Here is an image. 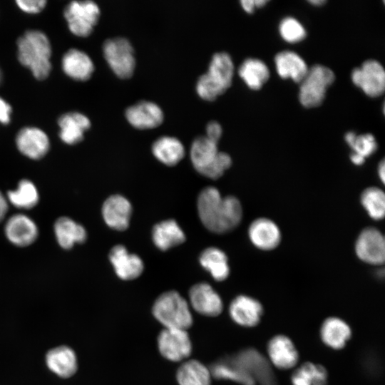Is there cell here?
Returning <instances> with one entry per match:
<instances>
[{
    "mask_svg": "<svg viewBox=\"0 0 385 385\" xmlns=\"http://www.w3.org/2000/svg\"><path fill=\"white\" fill-rule=\"evenodd\" d=\"M197 209L202 224L209 231L224 234L235 229L242 218V207L235 196H222L215 187L208 186L199 193Z\"/></svg>",
    "mask_w": 385,
    "mask_h": 385,
    "instance_id": "cell-1",
    "label": "cell"
},
{
    "mask_svg": "<svg viewBox=\"0 0 385 385\" xmlns=\"http://www.w3.org/2000/svg\"><path fill=\"white\" fill-rule=\"evenodd\" d=\"M19 62L29 68L34 76L45 79L51 69V46L46 35L41 31L29 30L17 41Z\"/></svg>",
    "mask_w": 385,
    "mask_h": 385,
    "instance_id": "cell-2",
    "label": "cell"
},
{
    "mask_svg": "<svg viewBox=\"0 0 385 385\" xmlns=\"http://www.w3.org/2000/svg\"><path fill=\"white\" fill-rule=\"evenodd\" d=\"M234 70L233 61L228 53H215L210 61L207 71L197 79V95L205 101H215L230 87Z\"/></svg>",
    "mask_w": 385,
    "mask_h": 385,
    "instance_id": "cell-3",
    "label": "cell"
},
{
    "mask_svg": "<svg viewBox=\"0 0 385 385\" xmlns=\"http://www.w3.org/2000/svg\"><path fill=\"white\" fill-rule=\"evenodd\" d=\"M217 143L205 135L197 137L192 143L190 151L192 164L200 175L217 180L232 165V158L227 153L218 150Z\"/></svg>",
    "mask_w": 385,
    "mask_h": 385,
    "instance_id": "cell-4",
    "label": "cell"
},
{
    "mask_svg": "<svg viewBox=\"0 0 385 385\" xmlns=\"http://www.w3.org/2000/svg\"><path fill=\"white\" fill-rule=\"evenodd\" d=\"M152 313L164 328L187 330L192 324V315L187 300L175 290L162 293L154 302Z\"/></svg>",
    "mask_w": 385,
    "mask_h": 385,
    "instance_id": "cell-5",
    "label": "cell"
},
{
    "mask_svg": "<svg viewBox=\"0 0 385 385\" xmlns=\"http://www.w3.org/2000/svg\"><path fill=\"white\" fill-rule=\"evenodd\" d=\"M103 53L108 66L118 78L132 77L136 62L133 47L128 39L121 36L106 39L103 44Z\"/></svg>",
    "mask_w": 385,
    "mask_h": 385,
    "instance_id": "cell-6",
    "label": "cell"
},
{
    "mask_svg": "<svg viewBox=\"0 0 385 385\" xmlns=\"http://www.w3.org/2000/svg\"><path fill=\"white\" fill-rule=\"evenodd\" d=\"M334 81V73L322 65H314L309 68L300 82L299 98L306 108L319 106L325 98L327 88Z\"/></svg>",
    "mask_w": 385,
    "mask_h": 385,
    "instance_id": "cell-7",
    "label": "cell"
},
{
    "mask_svg": "<svg viewBox=\"0 0 385 385\" xmlns=\"http://www.w3.org/2000/svg\"><path fill=\"white\" fill-rule=\"evenodd\" d=\"M100 9L92 1H73L65 8L64 17L72 34L80 37L88 36L100 18Z\"/></svg>",
    "mask_w": 385,
    "mask_h": 385,
    "instance_id": "cell-8",
    "label": "cell"
},
{
    "mask_svg": "<svg viewBox=\"0 0 385 385\" xmlns=\"http://www.w3.org/2000/svg\"><path fill=\"white\" fill-rule=\"evenodd\" d=\"M157 342L160 354L171 361L186 359L192 352V342L185 329L164 328L159 333Z\"/></svg>",
    "mask_w": 385,
    "mask_h": 385,
    "instance_id": "cell-9",
    "label": "cell"
},
{
    "mask_svg": "<svg viewBox=\"0 0 385 385\" xmlns=\"http://www.w3.org/2000/svg\"><path fill=\"white\" fill-rule=\"evenodd\" d=\"M351 81L367 96L378 97L385 88V72L381 64L375 60H367L351 73Z\"/></svg>",
    "mask_w": 385,
    "mask_h": 385,
    "instance_id": "cell-10",
    "label": "cell"
},
{
    "mask_svg": "<svg viewBox=\"0 0 385 385\" xmlns=\"http://www.w3.org/2000/svg\"><path fill=\"white\" fill-rule=\"evenodd\" d=\"M355 252L365 263L382 265L385 259V240L382 233L375 227L364 229L356 238Z\"/></svg>",
    "mask_w": 385,
    "mask_h": 385,
    "instance_id": "cell-11",
    "label": "cell"
},
{
    "mask_svg": "<svg viewBox=\"0 0 385 385\" xmlns=\"http://www.w3.org/2000/svg\"><path fill=\"white\" fill-rule=\"evenodd\" d=\"M232 361L261 385H277L270 364L264 356L254 349L241 351L231 357Z\"/></svg>",
    "mask_w": 385,
    "mask_h": 385,
    "instance_id": "cell-12",
    "label": "cell"
},
{
    "mask_svg": "<svg viewBox=\"0 0 385 385\" xmlns=\"http://www.w3.org/2000/svg\"><path fill=\"white\" fill-rule=\"evenodd\" d=\"M190 306L198 314L207 317H216L223 310L220 296L206 282L194 284L188 293Z\"/></svg>",
    "mask_w": 385,
    "mask_h": 385,
    "instance_id": "cell-13",
    "label": "cell"
},
{
    "mask_svg": "<svg viewBox=\"0 0 385 385\" xmlns=\"http://www.w3.org/2000/svg\"><path fill=\"white\" fill-rule=\"evenodd\" d=\"M125 116L133 127L140 130L155 128L160 126L164 120L161 108L148 101H141L128 107Z\"/></svg>",
    "mask_w": 385,
    "mask_h": 385,
    "instance_id": "cell-14",
    "label": "cell"
},
{
    "mask_svg": "<svg viewBox=\"0 0 385 385\" xmlns=\"http://www.w3.org/2000/svg\"><path fill=\"white\" fill-rule=\"evenodd\" d=\"M230 318L237 324L245 327L257 326L263 315V307L256 299L247 295H238L230 304Z\"/></svg>",
    "mask_w": 385,
    "mask_h": 385,
    "instance_id": "cell-15",
    "label": "cell"
},
{
    "mask_svg": "<svg viewBox=\"0 0 385 385\" xmlns=\"http://www.w3.org/2000/svg\"><path fill=\"white\" fill-rule=\"evenodd\" d=\"M101 210L104 222L111 229L124 231L129 227L133 207L124 196L111 195L104 201Z\"/></svg>",
    "mask_w": 385,
    "mask_h": 385,
    "instance_id": "cell-16",
    "label": "cell"
},
{
    "mask_svg": "<svg viewBox=\"0 0 385 385\" xmlns=\"http://www.w3.org/2000/svg\"><path fill=\"white\" fill-rule=\"evenodd\" d=\"M7 240L18 247H26L32 244L37 238L38 229L35 222L24 214L11 216L4 227Z\"/></svg>",
    "mask_w": 385,
    "mask_h": 385,
    "instance_id": "cell-17",
    "label": "cell"
},
{
    "mask_svg": "<svg viewBox=\"0 0 385 385\" xmlns=\"http://www.w3.org/2000/svg\"><path fill=\"white\" fill-rule=\"evenodd\" d=\"M109 260L116 275L123 280H132L143 273L144 264L141 258L128 251L122 245H115L110 251Z\"/></svg>",
    "mask_w": 385,
    "mask_h": 385,
    "instance_id": "cell-18",
    "label": "cell"
},
{
    "mask_svg": "<svg viewBox=\"0 0 385 385\" xmlns=\"http://www.w3.org/2000/svg\"><path fill=\"white\" fill-rule=\"evenodd\" d=\"M267 351L271 363L279 369L294 367L299 361V353L289 337L277 334L270 339Z\"/></svg>",
    "mask_w": 385,
    "mask_h": 385,
    "instance_id": "cell-19",
    "label": "cell"
},
{
    "mask_svg": "<svg viewBox=\"0 0 385 385\" xmlns=\"http://www.w3.org/2000/svg\"><path fill=\"white\" fill-rule=\"evenodd\" d=\"M16 144L23 155L34 160L43 158L50 147L47 135L35 127H26L20 130L16 135Z\"/></svg>",
    "mask_w": 385,
    "mask_h": 385,
    "instance_id": "cell-20",
    "label": "cell"
},
{
    "mask_svg": "<svg viewBox=\"0 0 385 385\" xmlns=\"http://www.w3.org/2000/svg\"><path fill=\"white\" fill-rule=\"evenodd\" d=\"M248 236L255 247L264 251L275 249L282 239L277 225L265 217L257 218L252 222L248 228Z\"/></svg>",
    "mask_w": 385,
    "mask_h": 385,
    "instance_id": "cell-21",
    "label": "cell"
},
{
    "mask_svg": "<svg viewBox=\"0 0 385 385\" xmlns=\"http://www.w3.org/2000/svg\"><path fill=\"white\" fill-rule=\"evenodd\" d=\"M59 135L66 144L74 145L81 142L84 133L91 127V121L85 115L78 112H69L58 119Z\"/></svg>",
    "mask_w": 385,
    "mask_h": 385,
    "instance_id": "cell-22",
    "label": "cell"
},
{
    "mask_svg": "<svg viewBox=\"0 0 385 385\" xmlns=\"http://www.w3.org/2000/svg\"><path fill=\"white\" fill-rule=\"evenodd\" d=\"M319 335L322 342L333 349H343L351 337V329L343 319L331 317L322 324Z\"/></svg>",
    "mask_w": 385,
    "mask_h": 385,
    "instance_id": "cell-23",
    "label": "cell"
},
{
    "mask_svg": "<svg viewBox=\"0 0 385 385\" xmlns=\"http://www.w3.org/2000/svg\"><path fill=\"white\" fill-rule=\"evenodd\" d=\"M62 68L71 78L84 81L88 80L94 71V65L88 54L76 48L68 50L63 56Z\"/></svg>",
    "mask_w": 385,
    "mask_h": 385,
    "instance_id": "cell-24",
    "label": "cell"
},
{
    "mask_svg": "<svg viewBox=\"0 0 385 385\" xmlns=\"http://www.w3.org/2000/svg\"><path fill=\"white\" fill-rule=\"evenodd\" d=\"M152 239L156 247L162 251H165L183 243L186 237L175 220L168 219L153 226Z\"/></svg>",
    "mask_w": 385,
    "mask_h": 385,
    "instance_id": "cell-25",
    "label": "cell"
},
{
    "mask_svg": "<svg viewBox=\"0 0 385 385\" xmlns=\"http://www.w3.org/2000/svg\"><path fill=\"white\" fill-rule=\"evenodd\" d=\"M46 363L52 372L63 378L73 376L78 368L75 352L66 346H60L48 351Z\"/></svg>",
    "mask_w": 385,
    "mask_h": 385,
    "instance_id": "cell-26",
    "label": "cell"
},
{
    "mask_svg": "<svg viewBox=\"0 0 385 385\" xmlns=\"http://www.w3.org/2000/svg\"><path fill=\"white\" fill-rule=\"evenodd\" d=\"M274 63L281 78H291L299 83L302 81L309 69L303 58L290 51L278 53L274 58Z\"/></svg>",
    "mask_w": 385,
    "mask_h": 385,
    "instance_id": "cell-27",
    "label": "cell"
},
{
    "mask_svg": "<svg viewBox=\"0 0 385 385\" xmlns=\"http://www.w3.org/2000/svg\"><path fill=\"white\" fill-rule=\"evenodd\" d=\"M53 230L58 245L63 249H70L76 243H83L87 238L84 227L68 217L57 219Z\"/></svg>",
    "mask_w": 385,
    "mask_h": 385,
    "instance_id": "cell-28",
    "label": "cell"
},
{
    "mask_svg": "<svg viewBox=\"0 0 385 385\" xmlns=\"http://www.w3.org/2000/svg\"><path fill=\"white\" fill-rule=\"evenodd\" d=\"M157 160L167 166H175L185 156V148L180 140L172 136H161L151 147Z\"/></svg>",
    "mask_w": 385,
    "mask_h": 385,
    "instance_id": "cell-29",
    "label": "cell"
},
{
    "mask_svg": "<svg viewBox=\"0 0 385 385\" xmlns=\"http://www.w3.org/2000/svg\"><path fill=\"white\" fill-rule=\"evenodd\" d=\"M199 262L217 281L225 280L230 274L227 257L217 247H209L202 250L199 257Z\"/></svg>",
    "mask_w": 385,
    "mask_h": 385,
    "instance_id": "cell-30",
    "label": "cell"
},
{
    "mask_svg": "<svg viewBox=\"0 0 385 385\" xmlns=\"http://www.w3.org/2000/svg\"><path fill=\"white\" fill-rule=\"evenodd\" d=\"M211 378L210 369L195 359L184 361L176 372L179 385H211Z\"/></svg>",
    "mask_w": 385,
    "mask_h": 385,
    "instance_id": "cell-31",
    "label": "cell"
},
{
    "mask_svg": "<svg viewBox=\"0 0 385 385\" xmlns=\"http://www.w3.org/2000/svg\"><path fill=\"white\" fill-rule=\"evenodd\" d=\"M238 73L245 84L252 90H259L267 82L270 71L267 65L257 58L245 60L239 68Z\"/></svg>",
    "mask_w": 385,
    "mask_h": 385,
    "instance_id": "cell-32",
    "label": "cell"
},
{
    "mask_svg": "<svg viewBox=\"0 0 385 385\" xmlns=\"http://www.w3.org/2000/svg\"><path fill=\"white\" fill-rule=\"evenodd\" d=\"M292 385H327L328 372L321 364L305 362L291 376Z\"/></svg>",
    "mask_w": 385,
    "mask_h": 385,
    "instance_id": "cell-33",
    "label": "cell"
},
{
    "mask_svg": "<svg viewBox=\"0 0 385 385\" xmlns=\"http://www.w3.org/2000/svg\"><path fill=\"white\" fill-rule=\"evenodd\" d=\"M212 376L218 379H229L242 385H255V381L242 369L235 364L231 358L213 364L210 368Z\"/></svg>",
    "mask_w": 385,
    "mask_h": 385,
    "instance_id": "cell-34",
    "label": "cell"
},
{
    "mask_svg": "<svg viewBox=\"0 0 385 385\" xmlns=\"http://www.w3.org/2000/svg\"><path fill=\"white\" fill-rule=\"evenodd\" d=\"M6 199L17 208L31 209L37 205L39 195L35 185L24 179L19 183L16 190L7 192Z\"/></svg>",
    "mask_w": 385,
    "mask_h": 385,
    "instance_id": "cell-35",
    "label": "cell"
},
{
    "mask_svg": "<svg viewBox=\"0 0 385 385\" xmlns=\"http://www.w3.org/2000/svg\"><path fill=\"white\" fill-rule=\"evenodd\" d=\"M361 203L370 217L375 220L384 218L385 214V195L377 187L366 188L361 195Z\"/></svg>",
    "mask_w": 385,
    "mask_h": 385,
    "instance_id": "cell-36",
    "label": "cell"
},
{
    "mask_svg": "<svg viewBox=\"0 0 385 385\" xmlns=\"http://www.w3.org/2000/svg\"><path fill=\"white\" fill-rule=\"evenodd\" d=\"M279 31L282 38L289 43H297L304 38L306 31L297 19L286 17L279 24Z\"/></svg>",
    "mask_w": 385,
    "mask_h": 385,
    "instance_id": "cell-37",
    "label": "cell"
},
{
    "mask_svg": "<svg viewBox=\"0 0 385 385\" xmlns=\"http://www.w3.org/2000/svg\"><path fill=\"white\" fill-rule=\"evenodd\" d=\"M349 146L356 153L364 158L372 155L377 149V143L374 135L369 133L356 135Z\"/></svg>",
    "mask_w": 385,
    "mask_h": 385,
    "instance_id": "cell-38",
    "label": "cell"
},
{
    "mask_svg": "<svg viewBox=\"0 0 385 385\" xmlns=\"http://www.w3.org/2000/svg\"><path fill=\"white\" fill-rule=\"evenodd\" d=\"M17 6L24 12L29 14H36L40 12L45 7L46 1L45 0H18L16 1Z\"/></svg>",
    "mask_w": 385,
    "mask_h": 385,
    "instance_id": "cell-39",
    "label": "cell"
},
{
    "mask_svg": "<svg viewBox=\"0 0 385 385\" xmlns=\"http://www.w3.org/2000/svg\"><path fill=\"white\" fill-rule=\"evenodd\" d=\"M205 131V136L207 138L218 143L222 134V126L218 122L215 120L210 121L206 125Z\"/></svg>",
    "mask_w": 385,
    "mask_h": 385,
    "instance_id": "cell-40",
    "label": "cell"
},
{
    "mask_svg": "<svg viewBox=\"0 0 385 385\" xmlns=\"http://www.w3.org/2000/svg\"><path fill=\"white\" fill-rule=\"evenodd\" d=\"M11 113V106L0 97V123L3 124H8L10 122Z\"/></svg>",
    "mask_w": 385,
    "mask_h": 385,
    "instance_id": "cell-41",
    "label": "cell"
},
{
    "mask_svg": "<svg viewBox=\"0 0 385 385\" xmlns=\"http://www.w3.org/2000/svg\"><path fill=\"white\" fill-rule=\"evenodd\" d=\"M9 209V204L6 197L0 191V222L6 216Z\"/></svg>",
    "mask_w": 385,
    "mask_h": 385,
    "instance_id": "cell-42",
    "label": "cell"
},
{
    "mask_svg": "<svg viewBox=\"0 0 385 385\" xmlns=\"http://www.w3.org/2000/svg\"><path fill=\"white\" fill-rule=\"evenodd\" d=\"M240 3L243 9L247 13L253 12L256 7L255 0H242Z\"/></svg>",
    "mask_w": 385,
    "mask_h": 385,
    "instance_id": "cell-43",
    "label": "cell"
},
{
    "mask_svg": "<svg viewBox=\"0 0 385 385\" xmlns=\"http://www.w3.org/2000/svg\"><path fill=\"white\" fill-rule=\"evenodd\" d=\"M350 159L351 161L356 165H361L365 161V158L354 152L350 155Z\"/></svg>",
    "mask_w": 385,
    "mask_h": 385,
    "instance_id": "cell-44",
    "label": "cell"
},
{
    "mask_svg": "<svg viewBox=\"0 0 385 385\" xmlns=\"http://www.w3.org/2000/svg\"><path fill=\"white\" fill-rule=\"evenodd\" d=\"M378 175L381 181L384 183L385 181V163L384 160L379 164Z\"/></svg>",
    "mask_w": 385,
    "mask_h": 385,
    "instance_id": "cell-45",
    "label": "cell"
},
{
    "mask_svg": "<svg viewBox=\"0 0 385 385\" xmlns=\"http://www.w3.org/2000/svg\"><path fill=\"white\" fill-rule=\"evenodd\" d=\"M309 2L314 6H321L323 5L326 1L324 0H310Z\"/></svg>",
    "mask_w": 385,
    "mask_h": 385,
    "instance_id": "cell-46",
    "label": "cell"
},
{
    "mask_svg": "<svg viewBox=\"0 0 385 385\" xmlns=\"http://www.w3.org/2000/svg\"><path fill=\"white\" fill-rule=\"evenodd\" d=\"M1 81V70H0V82Z\"/></svg>",
    "mask_w": 385,
    "mask_h": 385,
    "instance_id": "cell-47",
    "label": "cell"
}]
</instances>
